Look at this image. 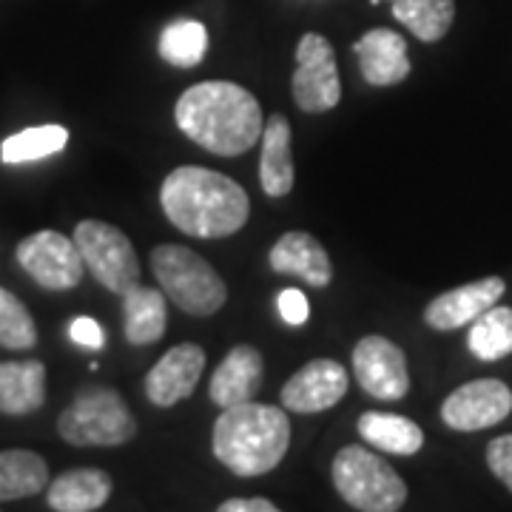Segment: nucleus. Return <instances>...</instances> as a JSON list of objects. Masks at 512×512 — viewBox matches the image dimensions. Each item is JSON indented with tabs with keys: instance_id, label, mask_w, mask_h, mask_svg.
Segmentation results:
<instances>
[{
	"instance_id": "nucleus-16",
	"label": "nucleus",
	"mask_w": 512,
	"mask_h": 512,
	"mask_svg": "<svg viewBox=\"0 0 512 512\" xmlns=\"http://www.w3.org/2000/svg\"><path fill=\"white\" fill-rule=\"evenodd\" d=\"M268 262L276 274L296 276L311 288H328L333 279V265L325 245L308 231H288L276 239L268 254Z\"/></svg>"
},
{
	"instance_id": "nucleus-20",
	"label": "nucleus",
	"mask_w": 512,
	"mask_h": 512,
	"mask_svg": "<svg viewBox=\"0 0 512 512\" xmlns=\"http://www.w3.org/2000/svg\"><path fill=\"white\" fill-rule=\"evenodd\" d=\"M46 404V367L37 359L0 362V413L32 416Z\"/></svg>"
},
{
	"instance_id": "nucleus-27",
	"label": "nucleus",
	"mask_w": 512,
	"mask_h": 512,
	"mask_svg": "<svg viewBox=\"0 0 512 512\" xmlns=\"http://www.w3.org/2000/svg\"><path fill=\"white\" fill-rule=\"evenodd\" d=\"M157 52L165 63L177 69H194L205 60V52H208V29L200 20H174L163 29Z\"/></svg>"
},
{
	"instance_id": "nucleus-28",
	"label": "nucleus",
	"mask_w": 512,
	"mask_h": 512,
	"mask_svg": "<svg viewBox=\"0 0 512 512\" xmlns=\"http://www.w3.org/2000/svg\"><path fill=\"white\" fill-rule=\"evenodd\" d=\"M0 345L9 350H32L37 345L32 313L6 288H0Z\"/></svg>"
},
{
	"instance_id": "nucleus-21",
	"label": "nucleus",
	"mask_w": 512,
	"mask_h": 512,
	"mask_svg": "<svg viewBox=\"0 0 512 512\" xmlns=\"http://www.w3.org/2000/svg\"><path fill=\"white\" fill-rule=\"evenodd\" d=\"M168 325V302L157 288L137 285L123 296V333L128 345L146 348L165 336Z\"/></svg>"
},
{
	"instance_id": "nucleus-2",
	"label": "nucleus",
	"mask_w": 512,
	"mask_h": 512,
	"mask_svg": "<svg viewBox=\"0 0 512 512\" xmlns=\"http://www.w3.org/2000/svg\"><path fill=\"white\" fill-rule=\"evenodd\" d=\"M160 205L177 231L197 239L231 237L251 217L248 191L202 165L174 168L163 180Z\"/></svg>"
},
{
	"instance_id": "nucleus-1",
	"label": "nucleus",
	"mask_w": 512,
	"mask_h": 512,
	"mask_svg": "<svg viewBox=\"0 0 512 512\" xmlns=\"http://www.w3.org/2000/svg\"><path fill=\"white\" fill-rule=\"evenodd\" d=\"M174 120L191 143L217 157H239L262 140V106L254 94L231 80H205L185 89Z\"/></svg>"
},
{
	"instance_id": "nucleus-24",
	"label": "nucleus",
	"mask_w": 512,
	"mask_h": 512,
	"mask_svg": "<svg viewBox=\"0 0 512 512\" xmlns=\"http://www.w3.org/2000/svg\"><path fill=\"white\" fill-rule=\"evenodd\" d=\"M393 18L421 43H436L456 20V0H393Z\"/></svg>"
},
{
	"instance_id": "nucleus-3",
	"label": "nucleus",
	"mask_w": 512,
	"mask_h": 512,
	"mask_svg": "<svg viewBox=\"0 0 512 512\" xmlns=\"http://www.w3.org/2000/svg\"><path fill=\"white\" fill-rule=\"evenodd\" d=\"M291 447V419L274 404L225 407L214 424L211 450L234 476L256 478L279 467Z\"/></svg>"
},
{
	"instance_id": "nucleus-29",
	"label": "nucleus",
	"mask_w": 512,
	"mask_h": 512,
	"mask_svg": "<svg viewBox=\"0 0 512 512\" xmlns=\"http://www.w3.org/2000/svg\"><path fill=\"white\" fill-rule=\"evenodd\" d=\"M276 311H279L285 325L302 328L308 322V316H311V302H308V296L299 288H285L276 296Z\"/></svg>"
},
{
	"instance_id": "nucleus-30",
	"label": "nucleus",
	"mask_w": 512,
	"mask_h": 512,
	"mask_svg": "<svg viewBox=\"0 0 512 512\" xmlns=\"http://www.w3.org/2000/svg\"><path fill=\"white\" fill-rule=\"evenodd\" d=\"M487 467L512 493V433L498 436L487 444Z\"/></svg>"
},
{
	"instance_id": "nucleus-6",
	"label": "nucleus",
	"mask_w": 512,
	"mask_h": 512,
	"mask_svg": "<svg viewBox=\"0 0 512 512\" xmlns=\"http://www.w3.org/2000/svg\"><path fill=\"white\" fill-rule=\"evenodd\" d=\"M57 433L72 447H120L137 436V421L117 390L86 387L60 413Z\"/></svg>"
},
{
	"instance_id": "nucleus-18",
	"label": "nucleus",
	"mask_w": 512,
	"mask_h": 512,
	"mask_svg": "<svg viewBox=\"0 0 512 512\" xmlns=\"http://www.w3.org/2000/svg\"><path fill=\"white\" fill-rule=\"evenodd\" d=\"M293 157H291V123L285 114H271L262 128V160H259V183L268 197H288L293 191Z\"/></svg>"
},
{
	"instance_id": "nucleus-4",
	"label": "nucleus",
	"mask_w": 512,
	"mask_h": 512,
	"mask_svg": "<svg viewBox=\"0 0 512 512\" xmlns=\"http://www.w3.org/2000/svg\"><path fill=\"white\" fill-rule=\"evenodd\" d=\"M151 271L163 293L188 316H214L228 299V288L214 265L185 245H157Z\"/></svg>"
},
{
	"instance_id": "nucleus-7",
	"label": "nucleus",
	"mask_w": 512,
	"mask_h": 512,
	"mask_svg": "<svg viewBox=\"0 0 512 512\" xmlns=\"http://www.w3.org/2000/svg\"><path fill=\"white\" fill-rule=\"evenodd\" d=\"M74 242L92 276L106 291L126 296L140 285V259L131 239L109 222L83 220L74 228Z\"/></svg>"
},
{
	"instance_id": "nucleus-10",
	"label": "nucleus",
	"mask_w": 512,
	"mask_h": 512,
	"mask_svg": "<svg viewBox=\"0 0 512 512\" xmlns=\"http://www.w3.org/2000/svg\"><path fill=\"white\" fill-rule=\"evenodd\" d=\"M353 376L367 396L382 402H399L410 390L407 356L396 342L384 336H365L356 342Z\"/></svg>"
},
{
	"instance_id": "nucleus-19",
	"label": "nucleus",
	"mask_w": 512,
	"mask_h": 512,
	"mask_svg": "<svg viewBox=\"0 0 512 512\" xmlns=\"http://www.w3.org/2000/svg\"><path fill=\"white\" fill-rule=\"evenodd\" d=\"M111 476L97 467H80L55 478L46 487V504L55 512H94L111 498Z\"/></svg>"
},
{
	"instance_id": "nucleus-23",
	"label": "nucleus",
	"mask_w": 512,
	"mask_h": 512,
	"mask_svg": "<svg viewBox=\"0 0 512 512\" xmlns=\"http://www.w3.org/2000/svg\"><path fill=\"white\" fill-rule=\"evenodd\" d=\"M49 487V464L32 450H0V501H20Z\"/></svg>"
},
{
	"instance_id": "nucleus-22",
	"label": "nucleus",
	"mask_w": 512,
	"mask_h": 512,
	"mask_svg": "<svg viewBox=\"0 0 512 512\" xmlns=\"http://www.w3.org/2000/svg\"><path fill=\"white\" fill-rule=\"evenodd\" d=\"M356 430L370 447L390 453V456H416L424 447V433L419 424L407 416H399V413L367 410L359 416Z\"/></svg>"
},
{
	"instance_id": "nucleus-9",
	"label": "nucleus",
	"mask_w": 512,
	"mask_h": 512,
	"mask_svg": "<svg viewBox=\"0 0 512 512\" xmlns=\"http://www.w3.org/2000/svg\"><path fill=\"white\" fill-rule=\"evenodd\" d=\"M20 268L35 279L46 291H72L83 282L86 262L74 237L60 231H35L20 239L18 251Z\"/></svg>"
},
{
	"instance_id": "nucleus-15",
	"label": "nucleus",
	"mask_w": 512,
	"mask_h": 512,
	"mask_svg": "<svg viewBox=\"0 0 512 512\" xmlns=\"http://www.w3.org/2000/svg\"><path fill=\"white\" fill-rule=\"evenodd\" d=\"M353 52L359 57V69L370 86H399L410 74V55L407 43L393 29H370L353 43Z\"/></svg>"
},
{
	"instance_id": "nucleus-5",
	"label": "nucleus",
	"mask_w": 512,
	"mask_h": 512,
	"mask_svg": "<svg viewBox=\"0 0 512 512\" xmlns=\"http://www.w3.org/2000/svg\"><path fill=\"white\" fill-rule=\"evenodd\" d=\"M333 487L359 512H399L407 501L404 478L362 444H348L333 458Z\"/></svg>"
},
{
	"instance_id": "nucleus-8",
	"label": "nucleus",
	"mask_w": 512,
	"mask_h": 512,
	"mask_svg": "<svg viewBox=\"0 0 512 512\" xmlns=\"http://www.w3.org/2000/svg\"><path fill=\"white\" fill-rule=\"evenodd\" d=\"M291 92L296 106L305 114H325L342 100V80L336 69V55L328 37L308 32L296 46Z\"/></svg>"
},
{
	"instance_id": "nucleus-25",
	"label": "nucleus",
	"mask_w": 512,
	"mask_h": 512,
	"mask_svg": "<svg viewBox=\"0 0 512 512\" xmlns=\"http://www.w3.org/2000/svg\"><path fill=\"white\" fill-rule=\"evenodd\" d=\"M470 353L481 362H498L512 353V308L493 305L470 325Z\"/></svg>"
},
{
	"instance_id": "nucleus-26",
	"label": "nucleus",
	"mask_w": 512,
	"mask_h": 512,
	"mask_svg": "<svg viewBox=\"0 0 512 512\" xmlns=\"http://www.w3.org/2000/svg\"><path fill=\"white\" fill-rule=\"evenodd\" d=\"M66 143H69V128L55 126V123L23 128V131L3 140L0 160H3V165L35 163V160H43V157L60 154L66 148Z\"/></svg>"
},
{
	"instance_id": "nucleus-17",
	"label": "nucleus",
	"mask_w": 512,
	"mask_h": 512,
	"mask_svg": "<svg viewBox=\"0 0 512 512\" xmlns=\"http://www.w3.org/2000/svg\"><path fill=\"white\" fill-rule=\"evenodd\" d=\"M265 359L254 345H237L214 370L208 396L217 407H234V404L254 402V396L262 387Z\"/></svg>"
},
{
	"instance_id": "nucleus-13",
	"label": "nucleus",
	"mask_w": 512,
	"mask_h": 512,
	"mask_svg": "<svg viewBox=\"0 0 512 512\" xmlns=\"http://www.w3.org/2000/svg\"><path fill=\"white\" fill-rule=\"evenodd\" d=\"M205 350L194 342H183L165 353L157 365L148 370L146 396L154 407H174L185 402L202 379Z\"/></svg>"
},
{
	"instance_id": "nucleus-14",
	"label": "nucleus",
	"mask_w": 512,
	"mask_h": 512,
	"mask_svg": "<svg viewBox=\"0 0 512 512\" xmlns=\"http://www.w3.org/2000/svg\"><path fill=\"white\" fill-rule=\"evenodd\" d=\"M507 291V282L501 276H484L476 282H467L461 288L441 293L427 308L424 322L433 330H458L464 325H473L484 311H490L495 302Z\"/></svg>"
},
{
	"instance_id": "nucleus-11",
	"label": "nucleus",
	"mask_w": 512,
	"mask_h": 512,
	"mask_svg": "<svg viewBox=\"0 0 512 512\" xmlns=\"http://www.w3.org/2000/svg\"><path fill=\"white\" fill-rule=\"evenodd\" d=\"M512 413V390L498 379H476L461 384L441 404V421L458 433H476L495 427Z\"/></svg>"
},
{
	"instance_id": "nucleus-31",
	"label": "nucleus",
	"mask_w": 512,
	"mask_h": 512,
	"mask_svg": "<svg viewBox=\"0 0 512 512\" xmlns=\"http://www.w3.org/2000/svg\"><path fill=\"white\" fill-rule=\"evenodd\" d=\"M69 339H72L74 345L89 350H100L106 345V333H103V328L94 322L92 316H77V319H72V325H69Z\"/></svg>"
},
{
	"instance_id": "nucleus-32",
	"label": "nucleus",
	"mask_w": 512,
	"mask_h": 512,
	"mask_svg": "<svg viewBox=\"0 0 512 512\" xmlns=\"http://www.w3.org/2000/svg\"><path fill=\"white\" fill-rule=\"evenodd\" d=\"M217 512H282L268 498H228L222 501Z\"/></svg>"
},
{
	"instance_id": "nucleus-12",
	"label": "nucleus",
	"mask_w": 512,
	"mask_h": 512,
	"mask_svg": "<svg viewBox=\"0 0 512 512\" xmlns=\"http://www.w3.org/2000/svg\"><path fill=\"white\" fill-rule=\"evenodd\" d=\"M348 370L333 362V359H313L305 367H299L291 379L285 382L279 399L282 407L291 413H322L330 410L333 404H339L348 393Z\"/></svg>"
}]
</instances>
